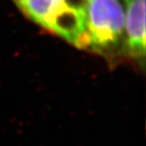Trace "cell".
<instances>
[{
    "label": "cell",
    "instance_id": "cell-4",
    "mask_svg": "<svg viewBox=\"0 0 146 146\" xmlns=\"http://www.w3.org/2000/svg\"><path fill=\"white\" fill-rule=\"evenodd\" d=\"M124 1H125V0H124Z\"/></svg>",
    "mask_w": 146,
    "mask_h": 146
},
{
    "label": "cell",
    "instance_id": "cell-3",
    "mask_svg": "<svg viewBox=\"0 0 146 146\" xmlns=\"http://www.w3.org/2000/svg\"><path fill=\"white\" fill-rule=\"evenodd\" d=\"M123 48L130 55H145V0H125Z\"/></svg>",
    "mask_w": 146,
    "mask_h": 146
},
{
    "label": "cell",
    "instance_id": "cell-2",
    "mask_svg": "<svg viewBox=\"0 0 146 146\" xmlns=\"http://www.w3.org/2000/svg\"><path fill=\"white\" fill-rule=\"evenodd\" d=\"M35 24L76 45L84 31L87 0H13Z\"/></svg>",
    "mask_w": 146,
    "mask_h": 146
},
{
    "label": "cell",
    "instance_id": "cell-1",
    "mask_svg": "<svg viewBox=\"0 0 146 146\" xmlns=\"http://www.w3.org/2000/svg\"><path fill=\"white\" fill-rule=\"evenodd\" d=\"M124 16L121 0H87L84 31L75 46L104 54L123 46Z\"/></svg>",
    "mask_w": 146,
    "mask_h": 146
}]
</instances>
